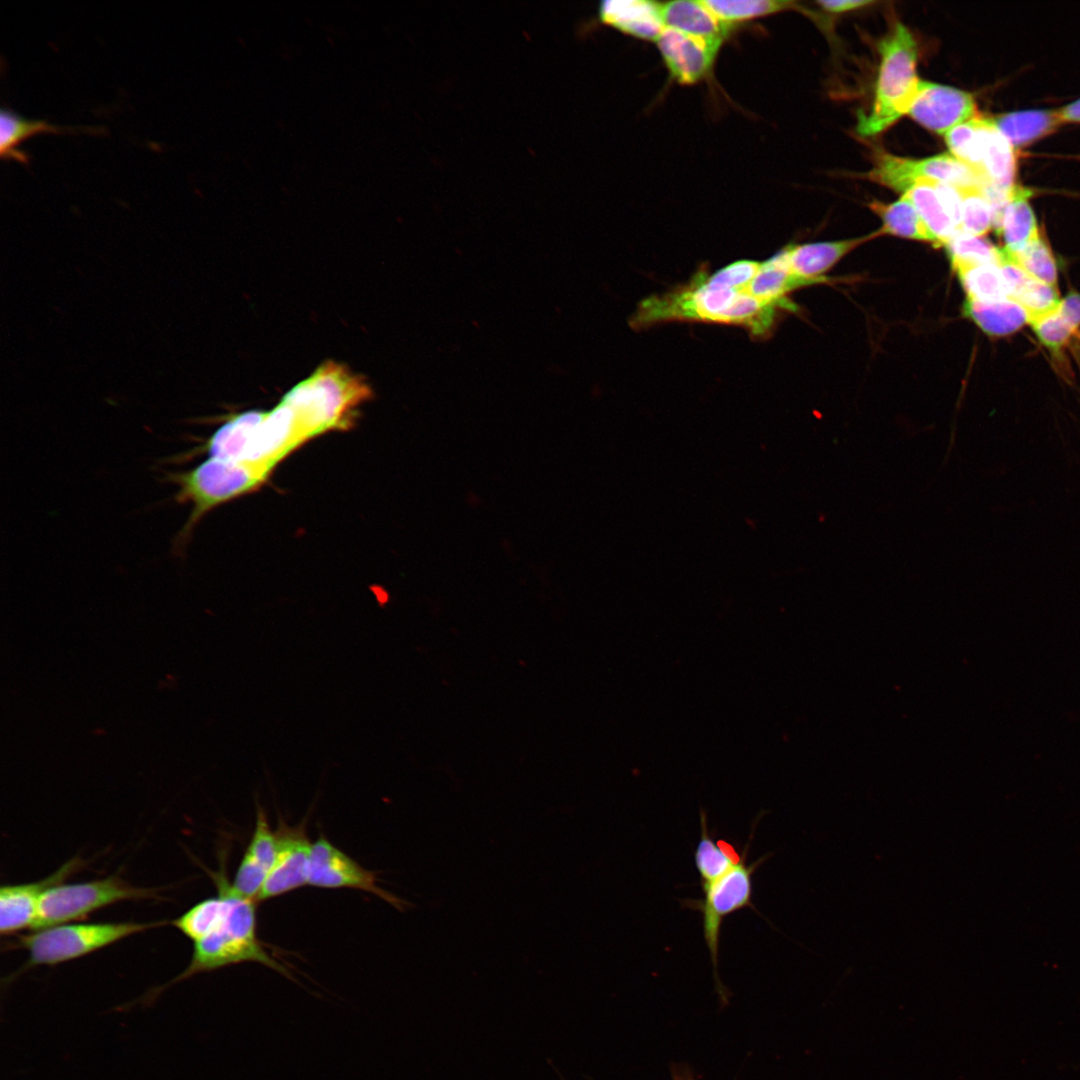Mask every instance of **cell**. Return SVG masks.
I'll return each instance as SVG.
<instances>
[{"instance_id": "cell-1", "label": "cell", "mask_w": 1080, "mask_h": 1080, "mask_svg": "<svg viewBox=\"0 0 1080 1080\" xmlns=\"http://www.w3.org/2000/svg\"><path fill=\"white\" fill-rule=\"evenodd\" d=\"M228 898V909L219 925L207 936L194 943L191 961L186 969L169 983L148 991L137 1001L121 1006L131 1008L141 1004L150 1006L169 986L186 980L198 973L210 972L244 962L262 964L296 982L289 969L275 960L265 949L257 934V912L254 899L238 894L228 883L222 871L213 876Z\"/></svg>"}, {"instance_id": "cell-2", "label": "cell", "mask_w": 1080, "mask_h": 1080, "mask_svg": "<svg viewBox=\"0 0 1080 1080\" xmlns=\"http://www.w3.org/2000/svg\"><path fill=\"white\" fill-rule=\"evenodd\" d=\"M273 469L245 461L208 457L189 470L165 472L164 480L176 487L174 499L190 505V514L176 535L174 547L182 552L195 527L212 509L260 487Z\"/></svg>"}, {"instance_id": "cell-3", "label": "cell", "mask_w": 1080, "mask_h": 1080, "mask_svg": "<svg viewBox=\"0 0 1080 1080\" xmlns=\"http://www.w3.org/2000/svg\"><path fill=\"white\" fill-rule=\"evenodd\" d=\"M880 65L874 100L867 112L859 113L856 130L873 137L907 114L916 95L918 48L910 30L896 23L878 44Z\"/></svg>"}, {"instance_id": "cell-4", "label": "cell", "mask_w": 1080, "mask_h": 1080, "mask_svg": "<svg viewBox=\"0 0 1080 1080\" xmlns=\"http://www.w3.org/2000/svg\"><path fill=\"white\" fill-rule=\"evenodd\" d=\"M165 923H66L35 930L20 937L18 944L29 953L27 966L56 965Z\"/></svg>"}, {"instance_id": "cell-5", "label": "cell", "mask_w": 1080, "mask_h": 1080, "mask_svg": "<svg viewBox=\"0 0 1080 1080\" xmlns=\"http://www.w3.org/2000/svg\"><path fill=\"white\" fill-rule=\"evenodd\" d=\"M742 291L718 284L702 272L686 287L642 301L631 326L643 328L672 320L727 323L728 312Z\"/></svg>"}, {"instance_id": "cell-6", "label": "cell", "mask_w": 1080, "mask_h": 1080, "mask_svg": "<svg viewBox=\"0 0 1080 1080\" xmlns=\"http://www.w3.org/2000/svg\"><path fill=\"white\" fill-rule=\"evenodd\" d=\"M154 895V889L134 887L114 876L80 883H58L43 893L31 929L66 924L119 901Z\"/></svg>"}, {"instance_id": "cell-7", "label": "cell", "mask_w": 1080, "mask_h": 1080, "mask_svg": "<svg viewBox=\"0 0 1080 1080\" xmlns=\"http://www.w3.org/2000/svg\"><path fill=\"white\" fill-rule=\"evenodd\" d=\"M749 844L750 839L743 849L742 858L737 865L712 883L701 886L703 898L681 901L683 906L697 910L702 914L703 937L710 953L716 979L723 921L729 915L747 907L757 912L752 902L753 875L767 859V856H763L752 863H747Z\"/></svg>"}, {"instance_id": "cell-8", "label": "cell", "mask_w": 1080, "mask_h": 1080, "mask_svg": "<svg viewBox=\"0 0 1080 1080\" xmlns=\"http://www.w3.org/2000/svg\"><path fill=\"white\" fill-rule=\"evenodd\" d=\"M865 177L902 195L919 179H930L959 188H982L986 185L977 171L950 153L910 159L878 150L875 151L872 168Z\"/></svg>"}, {"instance_id": "cell-9", "label": "cell", "mask_w": 1080, "mask_h": 1080, "mask_svg": "<svg viewBox=\"0 0 1080 1080\" xmlns=\"http://www.w3.org/2000/svg\"><path fill=\"white\" fill-rule=\"evenodd\" d=\"M377 883L378 878L374 872L363 868L325 837L320 836L312 843L308 885L326 889L362 890L376 895L399 910L408 905Z\"/></svg>"}, {"instance_id": "cell-10", "label": "cell", "mask_w": 1080, "mask_h": 1080, "mask_svg": "<svg viewBox=\"0 0 1080 1080\" xmlns=\"http://www.w3.org/2000/svg\"><path fill=\"white\" fill-rule=\"evenodd\" d=\"M275 837V862L257 896V902L308 885L312 843L305 825L290 826L279 818Z\"/></svg>"}, {"instance_id": "cell-11", "label": "cell", "mask_w": 1080, "mask_h": 1080, "mask_svg": "<svg viewBox=\"0 0 1080 1080\" xmlns=\"http://www.w3.org/2000/svg\"><path fill=\"white\" fill-rule=\"evenodd\" d=\"M907 114L924 128L940 135L977 115L975 100L970 93L923 80L918 84Z\"/></svg>"}, {"instance_id": "cell-12", "label": "cell", "mask_w": 1080, "mask_h": 1080, "mask_svg": "<svg viewBox=\"0 0 1080 1080\" xmlns=\"http://www.w3.org/2000/svg\"><path fill=\"white\" fill-rule=\"evenodd\" d=\"M655 42L670 75L680 84H694L704 79L720 49L671 28H664Z\"/></svg>"}, {"instance_id": "cell-13", "label": "cell", "mask_w": 1080, "mask_h": 1080, "mask_svg": "<svg viewBox=\"0 0 1080 1080\" xmlns=\"http://www.w3.org/2000/svg\"><path fill=\"white\" fill-rule=\"evenodd\" d=\"M275 858V832L269 825L265 810L257 802L255 828L235 873L232 888L238 894L256 900Z\"/></svg>"}, {"instance_id": "cell-14", "label": "cell", "mask_w": 1080, "mask_h": 1080, "mask_svg": "<svg viewBox=\"0 0 1080 1080\" xmlns=\"http://www.w3.org/2000/svg\"><path fill=\"white\" fill-rule=\"evenodd\" d=\"M78 864L79 862L73 859L41 881L2 886L0 889L1 933L12 934L26 927L31 928L43 893L49 887L61 883Z\"/></svg>"}, {"instance_id": "cell-15", "label": "cell", "mask_w": 1080, "mask_h": 1080, "mask_svg": "<svg viewBox=\"0 0 1080 1080\" xmlns=\"http://www.w3.org/2000/svg\"><path fill=\"white\" fill-rule=\"evenodd\" d=\"M878 235H881L880 231L853 239L793 245L782 250L779 255L793 275L809 285L816 284L825 280L822 274L844 255Z\"/></svg>"}, {"instance_id": "cell-16", "label": "cell", "mask_w": 1080, "mask_h": 1080, "mask_svg": "<svg viewBox=\"0 0 1080 1080\" xmlns=\"http://www.w3.org/2000/svg\"><path fill=\"white\" fill-rule=\"evenodd\" d=\"M661 18L665 28H671L702 39L718 48L731 30V25L721 21L703 0H676L661 4Z\"/></svg>"}, {"instance_id": "cell-17", "label": "cell", "mask_w": 1080, "mask_h": 1080, "mask_svg": "<svg viewBox=\"0 0 1080 1080\" xmlns=\"http://www.w3.org/2000/svg\"><path fill=\"white\" fill-rule=\"evenodd\" d=\"M661 4L646 0H613L600 5V20L619 31L643 40L656 41L665 28Z\"/></svg>"}, {"instance_id": "cell-18", "label": "cell", "mask_w": 1080, "mask_h": 1080, "mask_svg": "<svg viewBox=\"0 0 1080 1080\" xmlns=\"http://www.w3.org/2000/svg\"><path fill=\"white\" fill-rule=\"evenodd\" d=\"M980 145L982 175L986 185L1011 191L1015 185L1014 148L998 131L992 118L980 117Z\"/></svg>"}, {"instance_id": "cell-19", "label": "cell", "mask_w": 1080, "mask_h": 1080, "mask_svg": "<svg viewBox=\"0 0 1080 1080\" xmlns=\"http://www.w3.org/2000/svg\"><path fill=\"white\" fill-rule=\"evenodd\" d=\"M1031 189L1014 185L996 233L1003 240V250L1015 254L1040 236L1034 211L1029 203Z\"/></svg>"}, {"instance_id": "cell-20", "label": "cell", "mask_w": 1080, "mask_h": 1080, "mask_svg": "<svg viewBox=\"0 0 1080 1080\" xmlns=\"http://www.w3.org/2000/svg\"><path fill=\"white\" fill-rule=\"evenodd\" d=\"M964 313L982 331L993 337L1009 336L1029 324L1026 310L1012 299L981 302L967 299Z\"/></svg>"}, {"instance_id": "cell-21", "label": "cell", "mask_w": 1080, "mask_h": 1080, "mask_svg": "<svg viewBox=\"0 0 1080 1080\" xmlns=\"http://www.w3.org/2000/svg\"><path fill=\"white\" fill-rule=\"evenodd\" d=\"M700 827L694 862L700 877V885L704 886L717 880L737 865L742 858V853L739 854L729 841L714 839L709 833L707 815L703 810L700 813Z\"/></svg>"}, {"instance_id": "cell-22", "label": "cell", "mask_w": 1080, "mask_h": 1080, "mask_svg": "<svg viewBox=\"0 0 1080 1080\" xmlns=\"http://www.w3.org/2000/svg\"><path fill=\"white\" fill-rule=\"evenodd\" d=\"M992 120L1013 148L1025 146L1052 133L1062 123L1056 110L1019 111Z\"/></svg>"}, {"instance_id": "cell-23", "label": "cell", "mask_w": 1080, "mask_h": 1080, "mask_svg": "<svg viewBox=\"0 0 1080 1080\" xmlns=\"http://www.w3.org/2000/svg\"><path fill=\"white\" fill-rule=\"evenodd\" d=\"M903 195H906L916 208L934 238L935 246H944L958 232L939 198L934 180L919 179Z\"/></svg>"}, {"instance_id": "cell-24", "label": "cell", "mask_w": 1080, "mask_h": 1080, "mask_svg": "<svg viewBox=\"0 0 1080 1080\" xmlns=\"http://www.w3.org/2000/svg\"><path fill=\"white\" fill-rule=\"evenodd\" d=\"M81 130V128L54 125L42 119H28L9 108L2 107L0 110V154L2 158H12L27 163L26 152L16 148L22 140L40 132L64 133Z\"/></svg>"}, {"instance_id": "cell-25", "label": "cell", "mask_w": 1080, "mask_h": 1080, "mask_svg": "<svg viewBox=\"0 0 1080 1080\" xmlns=\"http://www.w3.org/2000/svg\"><path fill=\"white\" fill-rule=\"evenodd\" d=\"M869 208L882 220L883 226L879 229L881 234H891L935 245L934 238L906 195H902L899 200L890 204L872 201Z\"/></svg>"}, {"instance_id": "cell-26", "label": "cell", "mask_w": 1080, "mask_h": 1080, "mask_svg": "<svg viewBox=\"0 0 1080 1080\" xmlns=\"http://www.w3.org/2000/svg\"><path fill=\"white\" fill-rule=\"evenodd\" d=\"M807 285L809 284L806 281L789 271L778 253L761 263L746 291L761 301L791 305L785 298L786 294Z\"/></svg>"}, {"instance_id": "cell-27", "label": "cell", "mask_w": 1080, "mask_h": 1080, "mask_svg": "<svg viewBox=\"0 0 1080 1080\" xmlns=\"http://www.w3.org/2000/svg\"><path fill=\"white\" fill-rule=\"evenodd\" d=\"M953 269L967 294V299L992 302L1009 299L1008 290L997 264L957 265Z\"/></svg>"}, {"instance_id": "cell-28", "label": "cell", "mask_w": 1080, "mask_h": 1080, "mask_svg": "<svg viewBox=\"0 0 1080 1080\" xmlns=\"http://www.w3.org/2000/svg\"><path fill=\"white\" fill-rule=\"evenodd\" d=\"M217 888L218 896L195 904L173 921V925L194 943L212 932L227 912L226 892L219 885Z\"/></svg>"}, {"instance_id": "cell-29", "label": "cell", "mask_w": 1080, "mask_h": 1080, "mask_svg": "<svg viewBox=\"0 0 1080 1080\" xmlns=\"http://www.w3.org/2000/svg\"><path fill=\"white\" fill-rule=\"evenodd\" d=\"M1003 252L1032 279L1057 287V262L1049 243L1041 235L1015 254Z\"/></svg>"}, {"instance_id": "cell-30", "label": "cell", "mask_w": 1080, "mask_h": 1080, "mask_svg": "<svg viewBox=\"0 0 1080 1080\" xmlns=\"http://www.w3.org/2000/svg\"><path fill=\"white\" fill-rule=\"evenodd\" d=\"M705 5L724 23L738 22L793 9V1L781 0H703Z\"/></svg>"}, {"instance_id": "cell-31", "label": "cell", "mask_w": 1080, "mask_h": 1080, "mask_svg": "<svg viewBox=\"0 0 1080 1080\" xmlns=\"http://www.w3.org/2000/svg\"><path fill=\"white\" fill-rule=\"evenodd\" d=\"M944 246L951 259L952 267L974 264L999 265L1001 261V249L983 236L958 231Z\"/></svg>"}, {"instance_id": "cell-32", "label": "cell", "mask_w": 1080, "mask_h": 1080, "mask_svg": "<svg viewBox=\"0 0 1080 1080\" xmlns=\"http://www.w3.org/2000/svg\"><path fill=\"white\" fill-rule=\"evenodd\" d=\"M980 117L981 116L976 115L974 118L955 126L943 136L947 147L950 150V154L972 167L983 177L981 166Z\"/></svg>"}, {"instance_id": "cell-33", "label": "cell", "mask_w": 1080, "mask_h": 1080, "mask_svg": "<svg viewBox=\"0 0 1080 1080\" xmlns=\"http://www.w3.org/2000/svg\"><path fill=\"white\" fill-rule=\"evenodd\" d=\"M959 188V187H958ZM959 231L984 236L993 227V211L981 187H962Z\"/></svg>"}, {"instance_id": "cell-34", "label": "cell", "mask_w": 1080, "mask_h": 1080, "mask_svg": "<svg viewBox=\"0 0 1080 1080\" xmlns=\"http://www.w3.org/2000/svg\"><path fill=\"white\" fill-rule=\"evenodd\" d=\"M1020 304L1033 319L1055 312L1061 302L1058 288L1029 278L1011 298Z\"/></svg>"}, {"instance_id": "cell-35", "label": "cell", "mask_w": 1080, "mask_h": 1080, "mask_svg": "<svg viewBox=\"0 0 1080 1080\" xmlns=\"http://www.w3.org/2000/svg\"><path fill=\"white\" fill-rule=\"evenodd\" d=\"M1038 340L1052 354H1060L1076 332L1058 313V309L1048 315L1029 322Z\"/></svg>"}, {"instance_id": "cell-36", "label": "cell", "mask_w": 1080, "mask_h": 1080, "mask_svg": "<svg viewBox=\"0 0 1080 1080\" xmlns=\"http://www.w3.org/2000/svg\"><path fill=\"white\" fill-rule=\"evenodd\" d=\"M761 263L742 260L727 265L710 276L714 282L739 290H746L758 272Z\"/></svg>"}, {"instance_id": "cell-37", "label": "cell", "mask_w": 1080, "mask_h": 1080, "mask_svg": "<svg viewBox=\"0 0 1080 1080\" xmlns=\"http://www.w3.org/2000/svg\"><path fill=\"white\" fill-rule=\"evenodd\" d=\"M1058 313L1075 331H1077L1080 327V293L1070 290L1069 293L1061 299Z\"/></svg>"}, {"instance_id": "cell-38", "label": "cell", "mask_w": 1080, "mask_h": 1080, "mask_svg": "<svg viewBox=\"0 0 1080 1080\" xmlns=\"http://www.w3.org/2000/svg\"><path fill=\"white\" fill-rule=\"evenodd\" d=\"M874 3V1L869 0H822L817 2V4L821 6V8L831 13L850 12L872 5Z\"/></svg>"}, {"instance_id": "cell-39", "label": "cell", "mask_w": 1080, "mask_h": 1080, "mask_svg": "<svg viewBox=\"0 0 1080 1080\" xmlns=\"http://www.w3.org/2000/svg\"><path fill=\"white\" fill-rule=\"evenodd\" d=\"M1062 122H1080V99L1056 110Z\"/></svg>"}]
</instances>
